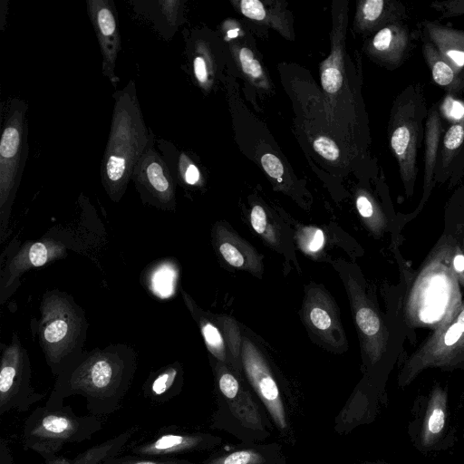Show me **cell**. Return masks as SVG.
<instances>
[{
    "instance_id": "cell-1",
    "label": "cell",
    "mask_w": 464,
    "mask_h": 464,
    "mask_svg": "<svg viewBox=\"0 0 464 464\" xmlns=\"http://www.w3.org/2000/svg\"><path fill=\"white\" fill-rule=\"evenodd\" d=\"M112 98L113 110L100 175L106 194L118 203L153 132L146 124L133 80L115 91Z\"/></svg>"
},
{
    "instance_id": "cell-2",
    "label": "cell",
    "mask_w": 464,
    "mask_h": 464,
    "mask_svg": "<svg viewBox=\"0 0 464 464\" xmlns=\"http://www.w3.org/2000/svg\"><path fill=\"white\" fill-rule=\"evenodd\" d=\"M429 108L420 82L405 86L393 102L389 145L394 155L406 196L413 194L418 175L417 155L424 139Z\"/></svg>"
},
{
    "instance_id": "cell-3",
    "label": "cell",
    "mask_w": 464,
    "mask_h": 464,
    "mask_svg": "<svg viewBox=\"0 0 464 464\" xmlns=\"http://www.w3.org/2000/svg\"><path fill=\"white\" fill-rule=\"evenodd\" d=\"M36 334L48 363L61 364L79 352L87 334L83 310L67 293L51 291L44 295Z\"/></svg>"
},
{
    "instance_id": "cell-4",
    "label": "cell",
    "mask_w": 464,
    "mask_h": 464,
    "mask_svg": "<svg viewBox=\"0 0 464 464\" xmlns=\"http://www.w3.org/2000/svg\"><path fill=\"white\" fill-rule=\"evenodd\" d=\"M28 103L12 98L3 116L0 139V238L8 235L12 207L29 156Z\"/></svg>"
},
{
    "instance_id": "cell-5",
    "label": "cell",
    "mask_w": 464,
    "mask_h": 464,
    "mask_svg": "<svg viewBox=\"0 0 464 464\" xmlns=\"http://www.w3.org/2000/svg\"><path fill=\"white\" fill-rule=\"evenodd\" d=\"M130 353L129 347L123 344L92 351L72 373L71 387L92 395L111 392L123 376L125 357Z\"/></svg>"
},
{
    "instance_id": "cell-6",
    "label": "cell",
    "mask_w": 464,
    "mask_h": 464,
    "mask_svg": "<svg viewBox=\"0 0 464 464\" xmlns=\"http://www.w3.org/2000/svg\"><path fill=\"white\" fill-rule=\"evenodd\" d=\"M130 180L144 204L163 210L175 208L176 181L164 158L156 150L154 133L136 162Z\"/></svg>"
},
{
    "instance_id": "cell-7",
    "label": "cell",
    "mask_w": 464,
    "mask_h": 464,
    "mask_svg": "<svg viewBox=\"0 0 464 464\" xmlns=\"http://www.w3.org/2000/svg\"><path fill=\"white\" fill-rule=\"evenodd\" d=\"M464 359V303L447 317L410 358L411 365L450 363Z\"/></svg>"
},
{
    "instance_id": "cell-8",
    "label": "cell",
    "mask_w": 464,
    "mask_h": 464,
    "mask_svg": "<svg viewBox=\"0 0 464 464\" xmlns=\"http://www.w3.org/2000/svg\"><path fill=\"white\" fill-rule=\"evenodd\" d=\"M86 9L102 53V73L116 87L120 77L115 69L121 43L115 4L112 0H87Z\"/></svg>"
},
{
    "instance_id": "cell-9",
    "label": "cell",
    "mask_w": 464,
    "mask_h": 464,
    "mask_svg": "<svg viewBox=\"0 0 464 464\" xmlns=\"http://www.w3.org/2000/svg\"><path fill=\"white\" fill-rule=\"evenodd\" d=\"M243 364L249 382L276 424L285 429V414L277 384L259 352L247 340L243 344Z\"/></svg>"
},
{
    "instance_id": "cell-10",
    "label": "cell",
    "mask_w": 464,
    "mask_h": 464,
    "mask_svg": "<svg viewBox=\"0 0 464 464\" xmlns=\"http://www.w3.org/2000/svg\"><path fill=\"white\" fill-rule=\"evenodd\" d=\"M67 255L65 244L53 237L29 242L16 252L2 272V292L9 289L27 270L45 266Z\"/></svg>"
},
{
    "instance_id": "cell-11",
    "label": "cell",
    "mask_w": 464,
    "mask_h": 464,
    "mask_svg": "<svg viewBox=\"0 0 464 464\" xmlns=\"http://www.w3.org/2000/svg\"><path fill=\"white\" fill-rule=\"evenodd\" d=\"M464 176V117L446 128L440 141L435 182L452 188Z\"/></svg>"
},
{
    "instance_id": "cell-12",
    "label": "cell",
    "mask_w": 464,
    "mask_h": 464,
    "mask_svg": "<svg viewBox=\"0 0 464 464\" xmlns=\"http://www.w3.org/2000/svg\"><path fill=\"white\" fill-rule=\"evenodd\" d=\"M411 47V34L405 22H396L382 28L371 40V53L389 69L402 65Z\"/></svg>"
},
{
    "instance_id": "cell-13",
    "label": "cell",
    "mask_w": 464,
    "mask_h": 464,
    "mask_svg": "<svg viewBox=\"0 0 464 464\" xmlns=\"http://www.w3.org/2000/svg\"><path fill=\"white\" fill-rule=\"evenodd\" d=\"M443 118L439 110V103L434 102L428 111L424 128L423 185L422 197L419 209L428 200L435 186V169L442 135L445 131Z\"/></svg>"
},
{
    "instance_id": "cell-14",
    "label": "cell",
    "mask_w": 464,
    "mask_h": 464,
    "mask_svg": "<svg viewBox=\"0 0 464 464\" xmlns=\"http://www.w3.org/2000/svg\"><path fill=\"white\" fill-rule=\"evenodd\" d=\"M418 29L454 69L464 72V30L431 20H422Z\"/></svg>"
},
{
    "instance_id": "cell-15",
    "label": "cell",
    "mask_w": 464,
    "mask_h": 464,
    "mask_svg": "<svg viewBox=\"0 0 464 464\" xmlns=\"http://www.w3.org/2000/svg\"><path fill=\"white\" fill-rule=\"evenodd\" d=\"M133 12L151 24L165 41H170L181 17L182 2L179 0H131Z\"/></svg>"
},
{
    "instance_id": "cell-16",
    "label": "cell",
    "mask_w": 464,
    "mask_h": 464,
    "mask_svg": "<svg viewBox=\"0 0 464 464\" xmlns=\"http://www.w3.org/2000/svg\"><path fill=\"white\" fill-rule=\"evenodd\" d=\"M354 311L367 353L372 360H377L387 345V334L382 321L362 295H356Z\"/></svg>"
},
{
    "instance_id": "cell-17",
    "label": "cell",
    "mask_w": 464,
    "mask_h": 464,
    "mask_svg": "<svg viewBox=\"0 0 464 464\" xmlns=\"http://www.w3.org/2000/svg\"><path fill=\"white\" fill-rule=\"evenodd\" d=\"M29 359L16 334L2 353L0 368V402L3 407L14 392L28 368Z\"/></svg>"
},
{
    "instance_id": "cell-18",
    "label": "cell",
    "mask_w": 464,
    "mask_h": 464,
    "mask_svg": "<svg viewBox=\"0 0 464 464\" xmlns=\"http://www.w3.org/2000/svg\"><path fill=\"white\" fill-rule=\"evenodd\" d=\"M420 37L423 59L433 82L443 89L446 94L455 97L464 94V72L454 69L428 39L420 34Z\"/></svg>"
},
{
    "instance_id": "cell-19",
    "label": "cell",
    "mask_w": 464,
    "mask_h": 464,
    "mask_svg": "<svg viewBox=\"0 0 464 464\" xmlns=\"http://www.w3.org/2000/svg\"><path fill=\"white\" fill-rule=\"evenodd\" d=\"M218 386L238 420L252 429H262L258 410L249 394L241 390L237 380L230 372L219 374Z\"/></svg>"
},
{
    "instance_id": "cell-20",
    "label": "cell",
    "mask_w": 464,
    "mask_h": 464,
    "mask_svg": "<svg viewBox=\"0 0 464 464\" xmlns=\"http://www.w3.org/2000/svg\"><path fill=\"white\" fill-rule=\"evenodd\" d=\"M363 25L370 28H382L408 18L406 5L400 1L367 0L361 6Z\"/></svg>"
},
{
    "instance_id": "cell-21",
    "label": "cell",
    "mask_w": 464,
    "mask_h": 464,
    "mask_svg": "<svg viewBox=\"0 0 464 464\" xmlns=\"http://www.w3.org/2000/svg\"><path fill=\"white\" fill-rule=\"evenodd\" d=\"M157 146L175 181L180 180L189 186L199 182L200 172L185 153L177 150L175 146L165 139H159Z\"/></svg>"
},
{
    "instance_id": "cell-22",
    "label": "cell",
    "mask_w": 464,
    "mask_h": 464,
    "mask_svg": "<svg viewBox=\"0 0 464 464\" xmlns=\"http://www.w3.org/2000/svg\"><path fill=\"white\" fill-rule=\"evenodd\" d=\"M200 439L196 436L163 435L140 448L139 452L148 455H163L189 450L198 444Z\"/></svg>"
},
{
    "instance_id": "cell-23",
    "label": "cell",
    "mask_w": 464,
    "mask_h": 464,
    "mask_svg": "<svg viewBox=\"0 0 464 464\" xmlns=\"http://www.w3.org/2000/svg\"><path fill=\"white\" fill-rule=\"evenodd\" d=\"M75 430L74 422L69 418L49 414L41 420L33 433L35 437L44 440H65Z\"/></svg>"
},
{
    "instance_id": "cell-24",
    "label": "cell",
    "mask_w": 464,
    "mask_h": 464,
    "mask_svg": "<svg viewBox=\"0 0 464 464\" xmlns=\"http://www.w3.org/2000/svg\"><path fill=\"white\" fill-rule=\"evenodd\" d=\"M218 247L224 260L230 266L246 269L251 267L250 246H244L241 240L224 237L218 241Z\"/></svg>"
},
{
    "instance_id": "cell-25",
    "label": "cell",
    "mask_w": 464,
    "mask_h": 464,
    "mask_svg": "<svg viewBox=\"0 0 464 464\" xmlns=\"http://www.w3.org/2000/svg\"><path fill=\"white\" fill-rule=\"evenodd\" d=\"M184 300L198 321L208 351L218 359L224 362L226 358L225 343L221 333L210 321L204 316H200L186 298H184Z\"/></svg>"
},
{
    "instance_id": "cell-26",
    "label": "cell",
    "mask_w": 464,
    "mask_h": 464,
    "mask_svg": "<svg viewBox=\"0 0 464 464\" xmlns=\"http://www.w3.org/2000/svg\"><path fill=\"white\" fill-rule=\"evenodd\" d=\"M334 55L335 53H333L324 63V68L321 73L323 88L328 93H334L338 92L343 82V76L335 63Z\"/></svg>"
},
{
    "instance_id": "cell-27",
    "label": "cell",
    "mask_w": 464,
    "mask_h": 464,
    "mask_svg": "<svg viewBox=\"0 0 464 464\" xmlns=\"http://www.w3.org/2000/svg\"><path fill=\"white\" fill-rule=\"evenodd\" d=\"M438 103L441 117L450 124L464 117V101L459 97L446 94Z\"/></svg>"
},
{
    "instance_id": "cell-28",
    "label": "cell",
    "mask_w": 464,
    "mask_h": 464,
    "mask_svg": "<svg viewBox=\"0 0 464 464\" xmlns=\"http://www.w3.org/2000/svg\"><path fill=\"white\" fill-rule=\"evenodd\" d=\"M311 325L320 332H328L332 329L334 319L328 308L322 304H312L307 311Z\"/></svg>"
},
{
    "instance_id": "cell-29",
    "label": "cell",
    "mask_w": 464,
    "mask_h": 464,
    "mask_svg": "<svg viewBox=\"0 0 464 464\" xmlns=\"http://www.w3.org/2000/svg\"><path fill=\"white\" fill-rule=\"evenodd\" d=\"M262 460V457L256 451L238 450L209 464H259Z\"/></svg>"
},
{
    "instance_id": "cell-30",
    "label": "cell",
    "mask_w": 464,
    "mask_h": 464,
    "mask_svg": "<svg viewBox=\"0 0 464 464\" xmlns=\"http://www.w3.org/2000/svg\"><path fill=\"white\" fill-rule=\"evenodd\" d=\"M324 244V234L319 228L309 227L301 235L302 246L310 253L319 251Z\"/></svg>"
},
{
    "instance_id": "cell-31",
    "label": "cell",
    "mask_w": 464,
    "mask_h": 464,
    "mask_svg": "<svg viewBox=\"0 0 464 464\" xmlns=\"http://www.w3.org/2000/svg\"><path fill=\"white\" fill-rule=\"evenodd\" d=\"M177 374L178 370L175 367H168L164 369L152 382V392L156 395H160L166 392L172 386Z\"/></svg>"
},
{
    "instance_id": "cell-32",
    "label": "cell",
    "mask_w": 464,
    "mask_h": 464,
    "mask_svg": "<svg viewBox=\"0 0 464 464\" xmlns=\"http://www.w3.org/2000/svg\"><path fill=\"white\" fill-rule=\"evenodd\" d=\"M239 60L242 65V69L246 73L255 78L261 76V65L257 60L254 59L250 49L246 47L242 48L239 53Z\"/></svg>"
},
{
    "instance_id": "cell-33",
    "label": "cell",
    "mask_w": 464,
    "mask_h": 464,
    "mask_svg": "<svg viewBox=\"0 0 464 464\" xmlns=\"http://www.w3.org/2000/svg\"><path fill=\"white\" fill-rule=\"evenodd\" d=\"M314 149L326 160H335L339 157V149L334 140L327 137H319L314 141Z\"/></svg>"
},
{
    "instance_id": "cell-34",
    "label": "cell",
    "mask_w": 464,
    "mask_h": 464,
    "mask_svg": "<svg viewBox=\"0 0 464 464\" xmlns=\"http://www.w3.org/2000/svg\"><path fill=\"white\" fill-rule=\"evenodd\" d=\"M250 222L257 234L264 237L269 235L266 214L261 206L256 205L253 207L250 213Z\"/></svg>"
},
{
    "instance_id": "cell-35",
    "label": "cell",
    "mask_w": 464,
    "mask_h": 464,
    "mask_svg": "<svg viewBox=\"0 0 464 464\" xmlns=\"http://www.w3.org/2000/svg\"><path fill=\"white\" fill-rule=\"evenodd\" d=\"M242 14L251 19L263 20L266 17V11L262 3L258 0H243L240 2Z\"/></svg>"
},
{
    "instance_id": "cell-36",
    "label": "cell",
    "mask_w": 464,
    "mask_h": 464,
    "mask_svg": "<svg viewBox=\"0 0 464 464\" xmlns=\"http://www.w3.org/2000/svg\"><path fill=\"white\" fill-rule=\"evenodd\" d=\"M261 164L266 172L274 179H279L284 173L282 162L276 156L271 153H266L262 156Z\"/></svg>"
},
{
    "instance_id": "cell-37",
    "label": "cell",
    "mask_w": 464,
    "mask_h": 464,
    "mask_svg": "<svg viewBox=\"0 0 464 464\" xmlns=\"http://www.w3.org/2000/svg\"><path fill=\"white\" fill-rule=\"evenodd\" d=\"M191 64L196 80L199 84L204 85L208 79V66L205 58L200 54H197L193 57Z\"/></svg>"
},
{
    "instance_id": "cell-38",
    "label": "cell",
    "mask_w": 464,
    "mask_h": 464,
    "mask_svg": "<svg viewBox=\"0 0 464 464\" xmlns=\"http://www.w3.org/2000/svg\"><path fill=\"white\" fill-rule=\"evenodd\" d=\"M359 214L365 219L375 218L376 208L372 201L366 195H360L356 199Z\"/></svg>"
},
{
    "instance_id": "cell-39",
    "label": "cell",
    "mask_w": 464,
    "mask_h": 464,
    "mask_svg": "<svg viewBox=\"0 0 464 464\" xmlns=\"http://www.w3.org/2000/svg\"><path fill=\"white\" fill-rule=\"evenodd\" d=\"M444 426V412L441 409H434L429 418L428 428L432 433H439Z\"/></svg>"
},
{
    "instance_id": "cell-40",
    "label": "cell",
    "mask_w": 464,
    "mask_h": 464,
    "mask_svg": "<svg viewBox=\"0 0 464 464\" xmlns=\"http://www.w3.org/2000/svg\"><path fill=\"white\" fill-rule=\"evenodd\" d=\"M8 4L9 1L2 0L0 2V30L4 31L5 22H6V14L8 13Z\"/></svg>"
},
{
    "instance_id": "cell-41",
    "label": "cell",
    "mask_w": 464,
    "mask_h": 464,
    "mask_svg": "<svg viewBox=\"0 0 464 464\" xmlns=\"http://www.w3.org/2000/svg\"><path fill=\"white\" fill-rule=\"evenodd\" d=\"M454 266L457 271L462 272L464 271V256H458L454 259Z\"/></svg>"
},
{
    "instance_id": "cell-42",
    "label": "cell",
    "mask_w": 464,
    "mask_h": 464,
    "mask_svg": "<svg viewBox=\"0 0 464 464\" xmlns=\"http://www.w3.org/2000/svg\"><path fill=\"white\" fill-rule=\"evenodd\" d=\"M122 464H177V463H174V462H157V461H150V460H140V461H134V462L122 463Z\"/></svg>"
},
{
    "instance_id": "cell-43",
    "label": "cell",
    "mask_w": 464,
    "mask_h": 464,
    "mask_svg": "<svg viewBox=\"0 0 464 464\" xmlns=\"http://www.w3.org/2000/svg\"><path fill=\"white\" fill-rule=\"evenodd\" d=\"M228 35L230 37H235L237 35V31L236 30L229 31Z\"/></svg>"
},
{
    "instance_id": "cell-44",
    "label": "cell",
    "mask_w": 464,
    "mask_h": 464,
    "mask_svg": "<svg viewBox=\"0 0 464 464\" xmlns=\"http://www.w3.org/2000/svg\"><path fill=\"white\" fill-rule=\"evenodd\" d=\"M461 190H462V191H463V193H464V186L461 188Z\"/></svg>"
},
{
    "instance_id": "cell-45",
    "label": "cell",
    "mask_w": 464,
    "mask_h": 464,
    "mask_svg": "<svg viewBox=\"0 0 464 464\" xmlns=\"http://www.w3.org/2000/svg\"><path fill=\"white\" fill-rule=\"evenodd\" d=\"M59 464V463H58Z\"/></svg>"
}]
</instances>
